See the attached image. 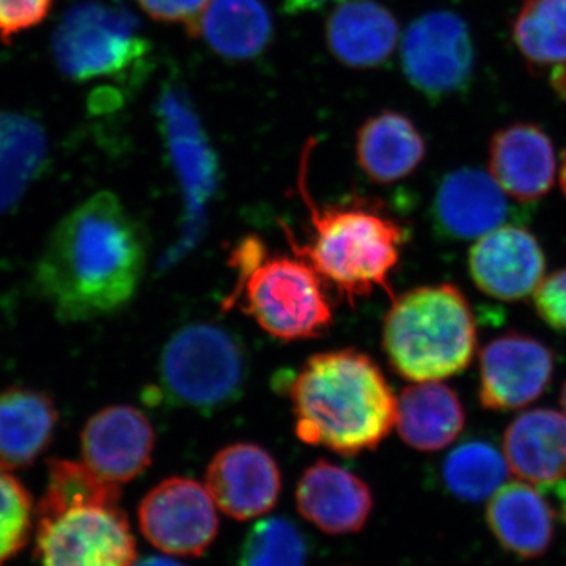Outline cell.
<instances>
[{"label": "cell", "mask_w": 566, "mask_h": 566, "mask_svg": "<svg viewBox=\"0 0 566 566\" xmlns=\"http://www.w3.org/2000/svg\"><path fill=\"white\" fill-rule=\"evenodd\" d=\"M145 266L144 230L115 193L102 191L54 227L33 283L62 323L92 322L132 303Z\"/></svg>", "instance_id": "obj_1"}, {"label": "cell", "mask_w": 566, "mask_h": 566, "mask_svg": "<svg viewBox=\"0 0 566 566\" xmlns=\"http://www.w3.org/2000/svg\"><path fill=\"white\" fill-rule=\"evenodd\" d=\"M289 397L297 438L345 457L381 446L397 420V397L381 368L353 348L308 357Z\"/></svg>", "instance_id": "obj_2"}, {"label": "cell", "mask_w": 566, "mask_h": 566, "mask_svg": "<svg viewBox=\"0 0 566 566\" xmlns=\"http://www.w3.org/2000/svg\"><path fill=\"white\" fill-rule=\"evenodd\" d=\"M300 189L314 233L308 243L297 244L285 229L293 252L314 268L324 285L352 305L378 289L392 294L389 277L400 262L405 227L387 214L379 200L349 197L318 207L304 178Z\"/></svg>", "instance_id": "obj_3"}, {"label": "cell", "mask_w": 566, "mask_h": 566, "mask_svg": "<svg viewBox=\"0 0 566 566\" xmlns=\"http://www.w3.org/2000/svg\"><path fill=\"white\" fill-rule=\"evenodd\" d=\"M234 285L223 311L238 307L283 342L319 337L333 324L334 312L324 282L303 256L273 255L256 234L241 238L229 260Z\"/></svg>", "instance_id": "obj_4"}, {"label": "cell", "mask_w": 566, "mask_h": 566, "mask_svg": "<svg viewBox=\"0 0 566 566\" xmlns=\"http://www.w3.org/2000/svg\"><path fill=\"white\" fill-rule=\"evenodd\" d=\"M382 348L390 367L408 381L460 375L474 359V311L453 283L417 286L394 297L382 327Z\"/></svg>", "instance_id": "obj_5"}, {"label": "cell", "mask_w": 566, "mask_h": 566, "mask_svg": "<svg viewBox=\"0 0 566 566\" xmlns=\"http://www.w3.org/2000/svg\"><path fill=\"white\" fill-rule=\"evenodd\" d=\"M248 376L243 342L218 323L186 324L170 335L159 356L163 400L203 415L240 400Z\"/></svg>", "instance_id": "obj_6"}, {"label": "cell", "mask_w": 566, "mask_h": 566, "mask_svg": "<svg viewBox=\"0 0 566 566\" xmlns=\"http://www.w3.org/2000/svg\"><path fill=\"white\" fill-rule=\"evenodd\" d=\"M52 59L69 80L140 81L150 63V43L125 10L98 0L74 3L52 33Z\"/></svg>", "instance_id": "obj_7"}, {"label": "cell", "mask_w": 566, "mask_h": 566, "mask_svg": "<svg viewBox=\"0 0 566 566\" xmlns=\"http://www.w3.org/2000/svg\"><path fill=\"white\" fill-rule=\"evenodd\" d=\"M36 516L40 566H133L136 538L118 505L82 504Z\"/></svg>", "instance_id": "obj_8"}, {"label": "cell", "mask_w": 566, "mask_h": 566, "mask_svg": "<svg viewBox=\"0 0 566 566\" xmlns=\"http://www.w3.org/2000/svg\"><path fill=\"white\" fill-rule=\"evenodd\" d=\"M471 29L455 11L424 13L408 25L401 43L406 80L430 102L455 98L475 76Z\"/></svg>", "instance_id": "obj_9"}, {"label": "cell", "mask_w": 566, "mask_h": 566, "mask_svg": "<svg viewBox=\"0 0 566 566\" xmlns=\"http://www.w3.org/2000/svg\"><path fill=\"white\" fill-rule=\"evenodd\" d=\"M142 535L169 556L199 557L214 542L219 516L207 486L188 476L158 483L139 505Z\"/></svg>", "instance_id": "obj_10"}, {"label": "cell", "mask_w": 566, "mask_h": 566, "mask_svg": "<svg viewBox=\"0 0 566 566\" xmlns=\"http://www.w3.org/2000/svg\"><path fill=\"white\" fill-rule=\"evenodd\" d=\"M554 368L553 349L531 335L495 337L480 352V403L490 411L534 403L549 387Z\"/></svg>", "instance_id": "obj_11"}, {"label": "cell", "mask_w": 566, "mask_h": 566, "mask_svg": "<svg viewBox=\"0 0 566 566\" xmlns=\"http://www.w3.org/2000/svg\"><path fill=\"white\" fill-rule=\"evenodd\" d=\"M509 193L493 175L460 167L442 178L431 202L430 218L441 240H480L513 218Z\"/></svg>", "instance_id": "obj_12"}, {"label": "cell", "mask_w": 566, "mask_h": 566, "mask_svg": "<svg viewBox=\"0 0 566 566\" xmlns=\"http://www.w3.org/2000/svg\"><path fill=\"white\" fill-rule=\"evenodd\" d=\"M216 506L237 521L266 515L282 493V474L273 455L252 442L219 450L205 475Z\"/></svg>", "instance_id": "obj_13"}, {"label": "cell", "mask_w": 566, "mask_h": 566, "mask_svg": "<svg viewBox=\"0 0 566 566\" xmlns=\"http://www.w3.org/2000/svg\"><path fill=\"white\" fill-rule=\"evenodd\" d=\"M469 274L480 292L502 303H517L534 294L545 279V251L531 230L502 226L472 245Z\"/></svg>", "instance_id": "obj_14"}, {"label": "cell", "mask_w": 566, "mask_h": 566, "mask_svg": "<svg viewBox=\"0 0 566 566\" xmlns=\"http://www.w3.org/2000/svg\"><path fill=\"white\" fill-rule=\"evenodd\" d=\"M156 436L148 417L129 405L107 406L82 428V460L96 474L123 485L150 468Z\"/></svg>", "instance_id": "obj_15"}, {"label": "cell", "mask_w": 566, "mask_h": 566, "mask_svg": "<svg viewBox=\"0 0 566 566\" xmlns=\"http://www.w3.org/2000/svg\"><path fill=\"white\" fill-rule=\"evenodd\" d=\"M297 512L324 534L363 531L374 510L370 488L340 465L319 460L305 469L296 486Z\"/></svg>", "instance_id": "obj_16"}, {"label": "cell", "mask_w": 566, "mask_h": 566, "mask_svg": "<svg viewBox=\"0 0 566 566\" xmlns=\"http://www.w3.org/2000/svg\"><path fill=\"white\" fill-rule=\"evenodd\" d=\"M490 174L509 197L534 203L553 189L557 159L553 140L534 123H513L490 142Z\"/></svg>", "instance_id": "obj_17"}, {"label": "cell", "mask_w": 566, "mask_h": 566, "mask_svg": "<svg viewBox=\"0 0 566 566\" xmlns=\"http://www.w3.org/2000/svg\"><path fill=\"white\" fill-rule=\"evenodd\" d=\"M167 126L172 132V153L178 177L185 192L186 221L180 241L167 252L163 266H172L182 259L193 245L199 243L205 227V208L216 189V163L202 140L197 139L199 132L191 125L180 103L166 99Z\"/></svg>", "instance_id": "obj_18"}, {"label": "cell", "mask_w": 566, "mask_h": 566, "mask_svg": "<svg viewBox=\"0 0 566 566\" xmlns=\"http://www.w3.org/2000/svg\"><path fill=\"white\" fill-rule=\"evenodd\" d=\"M486 524L502 549L523 560H534L553 546L556 512L531 483H505L490 499Z\"/></svg>", "instance_id": "obj_19"}, {"label": "cell", "mask_w": 566, "mask_h": 566, "mask_svg": "<svg viewBox=\"0 0 566 566\" xmlns=\"http://www.w3.org/2000/svg\"><path fill=\"white\" fill-rule=\"evenodd\" d=\"M397 41V18L375 0H342L326 21L327 48L349 69L370 70L385 65Z\"/></svg>", "instance_id": "obj_20"}, {"label": "cell", "mask_w": 566, "mask_h": 566, "mask_svg": "<svg viewBox=\"0 0 566 566\" xmlns=\"http://www.w3.org/2000/svg\"><path fill=\"white\" fill-rule=\"evenodd\" d=\"M504 452L510 471L534 486H554L566 476V416L538 408L506 427Z\"/></svg>", "instance_id": "obj_21"}, {"label": "cell", "mask_w": 566, "mask_h": 566, "mask_svg": "<svg viewBox=\"0 0 566 566\" xmlns=\"http://www.w3.org/2000/svg\"><path fill=\"white\" fill-rule=\"evenodd\" d=\"M57 423L50 394L20 386L0 390V469L31 468L50 449Z\"/></svg>", "instance_id": "obj_22"}, {"label": "cell", "mask_w": 566, "mask_h": 566, "mask_svg": "<svg viewBox=\"0 0 566 566\" xmlns=\"http://www.w3.org/2000/svg\"><path fill=\"white\" fill-rule=\"evenodd\" d=\"M427 156V140L419 126L401 112L371 115L356 136V158L363 172L378 185L405 180Z\"/></svg>", "instance_id": "obj_23"}, {"label": "cell", "mask_w": 566, "mask_h": 566, "mask_svg": "<svg viewBox=\"0 0 566 566\" xmlns=\"http://www.w3.org/2000/svg\"><path fill=\"white\" fill-rule=\"evenodd\" d=\"M464 406L455 390L439 381L415 382L397 397L395 428L405 444L438 452L463 433Z\"/></svg>", "instance_id": "obj_24"}, {"label": "cell", "mask_w": 566, "mask_h": 566, "mask_svg": "<svg viewBox=\"0 0 566 566\" xmlns=\"http://www.w3.org/2000/svg\"><path fill=\"white\" fill-rule=\"evenodd\" d=\"M186 32L227 61L245 62L259 57L273 40V20L263 0H211Z\"/></svg>", "instance_id": "obj_25"}, {"label": "cell", "mask_w": 566, "mask_h": 566, "mask_svg": "<svg viewBox=\"0 0 566 566\" xmlns=\"http://www.w3.org/2000/svg\"><path fill=\"white\" fill-rule=\"evenodd\" d=\"M48 161L50 144L39 118L24 112H0V216L22 202Z\"/></svg>", "instance_id": "obj_26"}, {"label": "cell", "mask_w": 566, "mask_h": 566, "mask_svg": "<svg viewBox=\"0 0 566 566\" xmlns=\"http://www.w3.org/2000/svg\"><path fill=\"white\" fill-rule=\"evenodd\" d=\"M510 465L494 442L472 438L442 460L441 482L447 493L465 504H480L505 485Z\"/></svg>", "instance_id": "obj_27"}, {"label": "cell", "mask_w": 566, "mask_h": 566, "mask_svg": "<svg viewBox=\"0 0 566 566\" xmlns=\"http://www.w3.org/2000/svg\"><path fill=\"white\" fill-rule=\"evenodd\" d=\"M512 39L524 61L546 69L566 62V0H523Z\"/></svg>", "instance_id": "obj_28"}, {"label": "cell", "mask_w": 566, "mask_h": 566, "mask_svg": "<svg viewBox=\"0 0 566 566\" xmlns=\"http://www.w3.org/2000/svg\"><path fill=\"white\" fill-rule=\"evenodd\" d=\"M120 485L96 474L82 461H48V483L35 515L59 512L66 506L82 504L118 505Z\"/></svg>", "instance_id": "obj_29"}, {"label": "cell", "mask_w": 566, "mask_h": 566, "mask_svg": "<svg viewBox=\"0 0 566 566\" xmlns=\"http://www.w3.org/2000/svg\"><path fill=\"white\" fill-rule=\"evenodd\" d=\"M308 547L303 532L282 516L260 520L245 535L240 566H305Z\"/></svg>", "instance_id": "obj_30"}, {"label": "cell", "mask_w": 566, "mask_h": 566, "mask_svg": "<svg viewBox=\"0 0 566 566\" xmlns=\"http://www.w3.org/2000/svg\"><path fill=\"white\" fill-rule=\"evenodd\" d=\"M35 520L31 491L10 471L0 469V566L28 546Z\"/></svg>", "instance_id": "obj_31"}, {"label": "cell", "mask_w": 566, "mask_h": 566, "mask_svg": "<svg viewBox=\"0 0 566 566\" xmlns=\"http://www.w3.org/2000/svg\"><path fill=\"white\" fill-rule=\"evenodd\" d=\"M54 0H0V40L10 43L18 33L46 20Z\"/></svg>", "instance_id": "obj_32"}, {"label": "cell", "mask_w": 566, "mask_h": 566, "mask_svg": "<svg viewBox=\"0 0 566 566\" xmlns=\"http://www.w3.org/2000/svg\"><path fill=\"white\" fill-rule=\"evenodd\" d=\"M539 318L558 333H566V268L543 279L534 293Z\"/></svg>", "instance_id": "obj_33"}, {"label": "cell", "mask_w": 566, "mask_h": 566, "mask_svg": "<svg viewBox=\"0 0 566 566\" xmlns=\"http://www.w3.org/2000/svg\"><path fill=\"white\" fill-rule=\"evenodd\" d=\"M151 20L164 24H181L186 31L202 17L211 0H136Z\"/></svg>", "instance_id": "obj_34"}, {"label": "cell", "mask_w": 566, "mask_h": 566, "mask_svg": "<svg viewBox=\"0 0 566 566\" xmlns=\"http://www.w3.org/2000/svg\"><path fill=\"white\" fill-rule=\"evenodd\" d=\"M334 2L342 0H281L282 9L289 14L314 13Z\"/></svg>", "instance_id": "obj_35"}, {"label": "cell", "mask_w": 566, "mask_h": 566, "mask_svg": "<svg viewBox=\"0 0 566 566\" xmlns=\"http://www.w3.org/2000/svg\"><path fill=\"white\" fill-rule=\"evenodd\" d=\"M553 91L556 92L558 98L566 103V62L554 66L549 77Z\"/></svg>", "instance_id": "obj_36"}, {"label": "cell", "mask_w": 566, "mask_h": 566, "mask_svg": "<svg viewBox=\"0 0 566 566\" xmlns=\"http://www.w3.org/2000/svg\"><path fill=\"white\" fill-rule=\"evenodd\" d=\"M133 566H182L180 562L167 557H147L144 560L134 562Z\"/></svg>", "instance_id": "obj_37"}, {"label": "cell", "mask_w": 566, "mask_h": 566, "mask_svg": "<svg viewBox=\"0 0 566 566\" xmlns=\"http://www.w3.org/2000/svg\"><path fill=\"white\" fill-rule=\"evenodd\" d=\"M558 181H560L562 192L566 197V150L562 153L560 170H558Z\"/></svg>", "instance_id": "obj_38"}, {"label": "cell", "mask_w": 566, "mask_h": 566, "mask_svg": "<svg viewBox=\"0 0 566 566\" xmlns=\"http://www.w3.org/2000/svg\"><path fill=\"white\" fill-rule=\"evenodd\" d=\"M558 499H560L562 517H564L566 524V483H560L557 488Z\"/></svg>", "instance_id": "obj_39"}, {"label": "cell", "mask_w": 566, "mask_h": 566, "mask_svg": "<svg viewBox=\"0 0 566 566\" xmlns=\"http://www.w3.org/2000/svg\"><path fill=\"white\" fill-rule=\"evenodd\" d=\"M560 405H562V408H564V411L566 415V381L564 385V389H562V394H560Z\"/></svg>", "instance_id": "obj_40"}]
</instances>
